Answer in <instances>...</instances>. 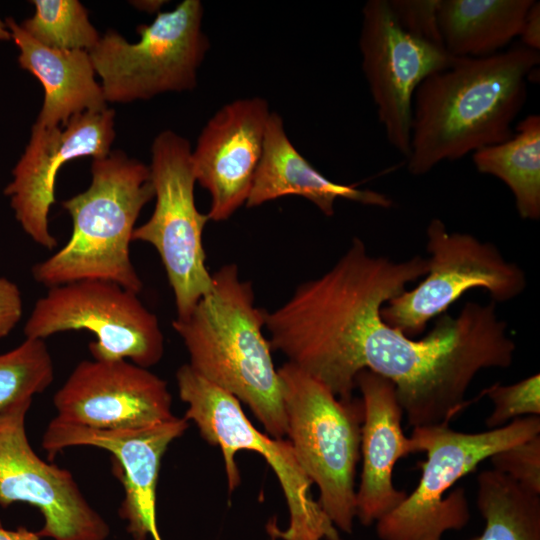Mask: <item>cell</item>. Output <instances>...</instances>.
Here are the masks:
<instances>
[{
	"instance_id": "6da1fadb",
	"label": "cell",
	"mask_w": 540,
	"mask_h": 540,
	"mask_svg": "<svg viewBox=\"0 0 540 540\" xmlns=\"http://www.w3.org/2000/svg\"><path fill=\"white\" fill-rule=\"evenodd\" d=\"M427 273V258L374 257L355 237L331 269L271 311V345L340 399L353 397L366 369L395 385L410 426L449 424L471 403L466 393L476 374L508 368L516 346L493 301L441 316L420 340L387 324L382 305Z\"/></svg>"
},
{
	"instance_id": "7a4b0ae2",
	"label": "cell",
	"mask_w": 540,
	"mask_h": 540,
	"mask_svg": "<svg viewBox=\"0 0 540 540\" xmlns=\"http://www.w3.org/2000/svg\"><path fill=\"white\" fill-rule=\"evenodd\" d=\"M539 63L540 52L520 44L487 57L453 58L425 78L413 98L408 171L424 175L508 140Z\"/></svg>"
},
{
	"instance_id": "3957f363",
	"label": "cell",
	"mask_w": 540,
	"mask_h": 540,
	"mask_svg": "<svg viewBox=\"0 0 540 540\" xmlns=\"http://www.w3.org/2000/svg\"><path fill=\"white\" fill-rule=\"evenodd\" d=\"M266 310L255 305L252 285L235 264L212 275V288L173 329L200 376L246 404L268 435L287 433L278 369L263 334Z\"/></svg>"
},
{
	"instance_id": "277c9868",
	"label": "cell",
	"mask_w": 540,
	"mask_h": 540,
	"mask_svg": "<svg viewBox=\"0 0 540 540\" xmlns=\"http://www.w3.org/2000/svg\"><path fill=\"white\" fill-rule=\"evenodd\" d=\"M154 198L149 166L113 151L91 165L89 187L63 201L72 219L67 243L32 267L50 288L84 279L107 280L137 294L143 288L130 257L135 223Z\"/></svg>"
},
{
	"instance_id": "5b68a950",
	"label": "cell",
	"mask_w": 540,
	"mask_h": 540,
	"mask_svg": "<svg viewBox=\"0 0 540 540\" xmlns=\"http://www.w3.org/2000/svg\"><path fill=\"white\" fill-rule=\"evenodd\" d=\"M540 435V416L517 418L507 425L478 433L460 432L449 424L413 427L411 439L421 477L415 489L394 510L379 519L380 540H442L448 531L462 530L470 520L466 491L458 480L493 454Z\"/></svg>"
},
{
	"instance_id": "8992f818",
	"label": "cell",
	"mask_w": 540,
	"mask_h": 540,
	"mask_svg": "<svg viewBox=\"0 0 540 540\" xmlns=\"http://www.w3.org/2000/svg\"><path fill=\"white\" fill-rule=\"evenodd\" d=\"M278 375L286 436L297 460L317 485L318 503L333 525L351 534L356 518L362 399L338 398L322 382L289 362L278 369Z\"/></svg>"
},
{
	"instance_id": "52a82bcc",
	"label": "cell",
	"mask_w": 540,
	"mask_h": 540,
	"mask_svg": "<svg viewBox=\"0 0 540 540\" xmlns=\"http://www.w3.org/2000/svg\"><path fill=\"white\" fill-rule=\"evenodd\" d=\"M176 381L179 397L187 404L184 418L197 426L206 442L222 452L229 492L241 481L235 461L238 451L259 453L274 471L288 507L289 525L282 530L276 517H271L266 524L268 535L281 540H343L312 497V482L288 439L258 431L236 397L200 376L189 364L179 367Z\"/></svg>"
},
{
	"instance_id": "ba28073f",
	"label": "cell",
	"mask_w": 540,
	"mask_h": 540,
	"mask_svg": "<svg viewBox=\"0 0 540 540\" xmlns=\"http://www.w3.org/2000/svg\"><path fill=\"white\" fill-rule=\"evenodd\" d=\"M203 14L199 0H184L173 10L158 12L151 24L138 26L135 43L107 30L89 51L106 101L129 103L193 90L209 49Z\"/></svg>"
},
{
	"instance_id": "9c48e42d",
	"label": "cell",
	"mask_w": 540,
	"mask_h": 540,
	"mask_svg": "<svg viewBox=\"0 0 540 540\" xmlns=\"http://www.w3.org/2000/svg\"><path fill=\"white\" fill-rule=\"evenodd\" d=\"M149 166L155 206L135 227L133 241L158 252L172 288L177 317L183 319L212 288L202 233L210 220L195 204L196 178L188 140L171 130L160 132L151 147Z\"/></svg>"
},
{
	"instance_id": "30bf717a",
	"label": "cell",
	"mask_w": 540,
	"mask_h": 540,
	"mask_svg": "<svg viewBox=\"0 0 540 540\" xmlns=\"http://www.w3.org/2000/svg\"><path fill=\"white\" fill-rule=\"evenodd\" d=\"M87 330L93 359L120 360L149 368L164 354V336L157 316L138 294L100 279H84L48 288L24 325L25 338Z\"/></svg>"
},
{
	"instance_id": "8fae6325",
	"label": "cell",
	"mask_w": 540,
	"mask_h": 540,
	"mask_svg": "<svg viewBox=\"0 0 540 540\" xmlns=\"http://www.w3.org/2000/svg\"><path fill=\"white\" fill-rule=\"evenodd\" d=\"M428 273L381 308L382 319L408 337L422 333L427 323L444 313L472 288L486 289L493 302H506L526 287L524 272L504 259L491 243L466 233H450L433 218L427 227Z\"/></svg>"
},
{
	"instance_id": "7c38bea8",
	"label": "cell",
	"mask_w": 540,
	"mask_h": 540,
	"mask_svg": "<svg viewBox=\"0 0 540 540\" xmlns=\"http://www.w3.org/2000/svg\"><path fill=\"white\" fill-rule=\"evenodd\" d=\"M32 399L0 411V506L26 503L39 509L40 538L105 540L104 518L90 505L71 472L47 463L34 452L25 420Z\"/></svg>"
},
{
	"instance_id": "4fadbf2b",
	"label": "cell",
	"mask_w": 540,
	"mask_h": 540,
	"mask_svg": "<svg viewBox=\"0 0 540 540\" xmlns=\"http://www.w3.org/2000/svg\"><path fill=\"white\" fill-rule=\"evenodd\" d=\"M362 70L388 142L410 154L413 98L429 75L452 61L443 47L416 39L398 24L388 0H369L359 37Z\"/></svg>"
},
{
	"instance_id": "5bb4252c",
	"label": "cell",
	"mask_w": 540,
	"mask_h": 540,
	"mask_svg": "<svg viewBox=\"0 0 540 540\" xmlns=\"http://www.w3.org/2000/svg\"><path fill=\"white\" fill-rule=\"evenodd\" d=\"M114 118V110L106 108L74 115L64 127L32 126L29 142L3 193L23 231L39 246L51 250L57 245L48 214L55 203L59 169L72 159L109 155L115 138Z\"/></svg>"
},
{
	"instance_id": "9a60e30c",
	"label": "cell",
	"mask_w": 540,
	"mask_h": 540,
	"mask_svg": "<svg viewBox=\"0 0 540 540\" xmlns=\"http://www.w3.org/2000/svg\"><path fill=\"white\" fill-rule=\"evenodd\" d=\"M56 418L95 429H134L175 417L167 382L125 359L83 360L56 391Z\"/></svg>"
},
{
	"instance_id": "2e32d148",
	"label": "cell",
	"mask_w": 540,
	"mask_h": 540,
	"mask_svg": "<svg viewBox=\"0 0 540 540\" xmlns=\"http://www.w3.org/2000/svg\"><path fill=\"white\" fill-rule=\"evenodd\" d=\"M183 417L134 429H95L53 418L41 445L52 459L75 446H91L109 451L116 459L115 471L124 488L119 514L128 522L133 540H162L156 519V490L161 459L168 446L188 428Z\"/></svg>"
},
{
	"instance_id": "e0dca14e",
	"label": "cell",
	"mask_w": 540,
	"mask_h": 540,
	"mask_svg": "<svg viewBox=\"0 0 540 540\" xmlns=\"http://www.w3.org/2000/svg\"><path fill=\"white\" fill-rule=\"evenodd\" d=\"M271 111L260 97L236 99L222 106L202 129L193 170L211 197L209 219H229L246 204L259 166Z\"/></svg>"
},
{
	"instance_id": "ac0fdd59",
	"label": "cell",
	"mask_w": 540,
	"mask_h": 540,
	"mask_svg": "<svg viewBox=\"0 0 540 540\" xmlns=\"http://www.w3.org/2000/svg\"><path fill=\"white\" fill-rule=\"evenodd\" d=\"M355 385L361 392V479L356 489V518L370 526L400 505L407 496L393 483L398 460L415 453L411 437L402 428L403 410L395 385L369 370H361Z\"/></svg>"
},
{
	"instance_id": "d6986e66",
	"label": "cell",
	"mask_w": 540,
	"mask_h": 540,
	"mask_svg": "<svg viewBox=\"0 0 540 540\" xmlns=\"http://www.w3.org/2000/svg\"><path fill=\"white\" fill-rule=\"evenodd\" d=\"M291 195L307 199L326 216L334 215L337 199L382 208L393 205L385 194L326 178L291 143L281 116L271 112L263 154L245 205L253 208Z\"/></svg>"
},
{
	"instance_id": "ffe728a7",
	"label": "cell",
	"mask_w": 540,
	"mask_h": 540,
	"mask_svg": "<svg viewBox=\"0 0 540 540\" xmlns=\"http://www.w3.org/2000/svg\"><path fill=\"white\" fill-rule=\"evenodd\" d=\"M5 23L19 51V66L32 73L44 89L43 105L35 124L64 127L74 115L107 108L88 51L46 47L25 32L14 18L8 17Z\"/></svg>"
},
{
	"instance_id": "44dd1931",
	"label": "cell",
	"mask_w": 540,
	"mask_h": 540,
	"mask_svg": "<svg viewBox=\"0 0 540 540\" xmlns=\"http://www.w3.org/2000/svg\"><path fill=\"white\" fill-rule=\"evenodd\" d=\"M534 0H440L438 22L453 58L487 57L520 35Z\"/></svg>"
},
{
	"instance_id": "7402d4cb",
	"label": "cell",
	"mask_w": 540,
	"mask_h": 540,
	"mask_svg": "<svg viewBox=\"0 0 540 540\" xmlns=\"http://www.w3.org/2000/svg\"><path fill=\"white\" fill-rule=\"evenodd\" d=\"M472 160L479 173L497 177L509 187L521 218L539 219V115L526 116L508 140L475 151Z\"/></svg>"
},
{
	"instance_id": "603a6c76",
	"label": "cell",
	"mask_w": 540,
	"mask_h": 540,
	"mask_svg": "<svg viewBox=\"0 0 540 540\" xmlns=\"http://www.w3.org/2000/svg\"><path fill=\"white\" fill-rule=\"evenodd\" d=\"M476 505L485 526L469 540H540V495L503 473L490 469L478 474Z\"/></svg>"
},
{
	"instance_id": "cb8c5ba5",
	"label": "cell",
	"mask_w": 540,
	"mask_h": 540,
	"mask_svg": "<svg viewBox=\"0 0 540 540\" xmlns=\"http://www.w3.org/2000/svg\"><path fill=\"white\" fill-rule=\"evenodd\" d=\"M32 17L20 25L40 44L60 50L90 51L100 40L87 9L78 0H33Z\"/></svg>"
},
{
	"instance_id": "d4e9b609",
	"label": "cell",
	"mask_w": 540,
	"mask_h": 540,
	"mask_svg": "<svg viewBox=\"0 0 540 540\" xmlns=\"http://www.w3.org/2000/svg\"><path fill=\"white\" fill-rule=\"evenodd\" d=\"M54 380V364L44 340H25L0 354V411L12 404L33 399Z\"/></svg>"
},
{
	"instance_id": "484cf974",
	"label": "cell",
	"mask_w": 540,
	"mask_h": 540,
	"mask_svg": "<svg viewBox=\"0 0 540 540\" xmlns=\"http://www.w3.org/2000/svg\"><path fill=\"white\" fill-rule=\"evenodd\" d=\"M493 403L485 420L488 429L503 427L522 416H540V375L510 385L495 383L483 391Z\"/></svg>"
},
{
	"instance_id": "4316f807",
	"label": "cell",
	"mask_w": 540,
	"mask_h": 540,
	"mask_svg": "<svg viewBox=\"0 0 540 540\" xmlns=\"http://www.w3.org/2000/svg\"><path fill=\"white\" fill-rule=\"evenodd\" d=\"M489 460L492 469L527 491L540 495V435L499 451Z\"/></svg>"
},
{
	"instance_id": "83f0119b",
	"label": "cell",
	"mask_w": 540,
	"mask_h": 540,
	"mask_svg": "<svg viewBox=\"0 0 540 540\" xmlns=\"http://www.w3.org/2000/svg\"><path fill=\"white\" fill-rule=\"evenodd\" d=\"M388 1L398 24L406 33L421 41L444 48L438 22L440 0Z\"/></svg>"
},
{
	"instance_id": "f1b7e54d",
	"label": "cell",
	"mask_w": 540,
	"mask_h": 540,
	"mask_svg": "<svg viewBox=\"0 0 540 540\" xmlns=\"http://www.w3.org/2000/svg\"><path fill=\"white\" fill-rule=\"evenodd\" d=\"M23 314L22 293L16 283L0 277V339L18 324Z\"/></svg>"
},
{
	"instance_id": "f546056e",
	"label": "cell",
	"mask_w": 540,
	"mask_h": 540,
	"mask_svg": "<svg viewBox=\"0 0 540 540\" xmlns=\"http://www.w3.org/2000/svg\"><path fill=\"white\" fill-rule=\"evenodd\" d=\"M519 37L521 45L534 51L540 50V3L533 2L524 19Z\"/></svg>"
},
{
	"instance_id": "4dcf8cb0",
	"label": "cell",
	"mask_w": 540,
	"mask_h": 540,
	"mask_svg": "<svg viewBox=\"0 0 540 540\" xmlns=\"http://www.w3.org/2000/svg\"><path fill=\"white\" fill-rule=\"evenodd\" d=\"M0 540H40L37 532H32L23 526L8 530L0 524Z\"/></svg>"
},
{
	"instance_id": "1f68e13d",
	"label": "cell",
	"mask_w": 540,
	"mask_h": 540,
	"mask_svg": "<svg viewBox=\"0 0 540 540\" xmlns=\"http://www.w3.org/2000/svg\"><path fill=\"white\" fill-rule=\"evenodd\" d=\"M11 39L10 31L5 23L0 17V41H8Z\"/></svg>"
},
{
	"instance_id": "d6a6232c",
	"label": "cell",
	"mask_w": 540,
	"mask_h": 540,
	"mask_svg": "<svg viewBox=\"0 0 540 540\" xmlns=\"http://www.w3.org/2000/svg\"><path fill=\"white\" fill-rule=\"evenodd\" d=\"M270 536V540H277L274 536L272 535H269Z\"/></svg>"
}]
</instances>
